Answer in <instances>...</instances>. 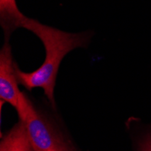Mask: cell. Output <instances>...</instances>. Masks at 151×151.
<instances>
[{"mask_svg": "<svg viewBox=\"0 0 151 151\" xmlns=\"http://www.w3.org/2000/svg\"><path fill=\"white\" fill-rule=\"evenodd\" d=\"M23 27L33 32L42 41L45 48V59L33 73H24L17 66L18 82L29 91L37 87L43 88L49 101L54 105L53 91L60 63L68 52L85 46L87 35L64 32L29 17L26 18Z\"/></svg>", "mask_w": 151, "mask_h": 151, "instance_id": "obj_1", "label": "cell"}, {"mask_svg": "<svg viewBox=\"0 0 151 151\" xmlns=\"http://www.w3.org/2000/svg\"><path fill=\"white\" fill-rule=\"evenodd\" d=\"M17 111L20 120L24 123L35 151H74L40 116L24 93H21Z\"/></svg>", "mask_w": 151, "mask_h": 151, "instance_id": "obj_2", "label": "cell"}, {"mask_svg": "<svg viewBox=\"0 0 151 151\" xmlns=\"http://www.w3.org/2000/svg\"><path fill=\"white\" fill-rule=\"evenodd\" d=\"M16 69L11 47L6 41L0 52V98L17 109L22 92L18 89Z\"/></svg>", "mask_w": 151, "mask_h": 151, "instance_id": "obj_3", "label": "cell"}, {"mask_svg": "<svg viewBox=\"0 0 151 151\" xmlns=\"http://www.w3.org/2000/svg\"><path fill=\"white\" fill-rule=\"evenodd\" d=\"M0 151H35L22 120H19L3 137L0 143Z\"/></svg>", "mask_w": 151, "mask_h": 151, "instance_id": "obj_4", "label": "cell"}, {"mask_svg": "<svg viewBox=\"0 0 151 151\" xmlns=\"http://www.w3.org/2000/svg\"><path fill=\"white\" fill-rule=\"evenodd\" d=\"M26 18L18 9L16 0H0V23L6 38L16 29L23 27Z\"/></svg>", "mask_w": 151, "mask_h": 151, "instance_id": "obj_5", "label": "cell"}, {"mask_svg": "<svg viewBox=\"0 0 151 151\" xmlns=\"http://www.w3.org/2000/svg\"><path fill=\"white\" fill-rule=\"evenodd\" d=\"M139 151H151V133H149L143 140Z\"/></svg>", "mask_w": 151, "mask_h": 151, "instance_id": "obj_6", "label": "cell"}]
</instances>
